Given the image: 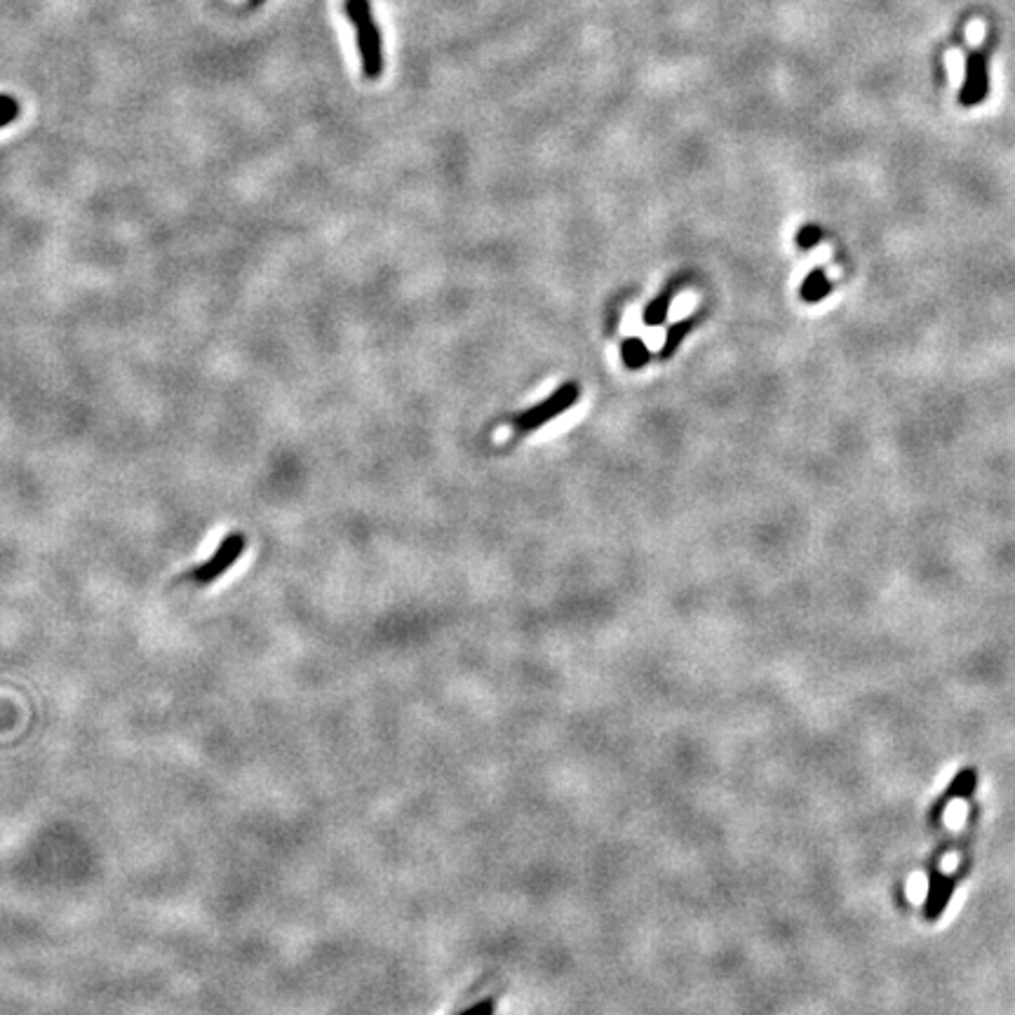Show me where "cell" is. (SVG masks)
<instances>
[{
    "label": "cell",
    "mask_w": 1015,
    "mask_h": 1015,
    "mask_svg": "<svg viewBox=\"0 0 1015 1015\" xmlns=\"http://www.w3.org/2000/svg\"><path fill=\"white\" fill-rule=\"evenodd\" d=\"M346 14L351 19V24L355 26V33H358L362 73L370 80H377L383 73V48L381 31L374 24L370 0H346Z\"/></svg>",
    "instance_id": "6da1fadb"
},
{
    "label": "cell",
    "mask_w": 1015,
    "mask_h": 1015,
    "mask_svg": "<svg viewBox=\"0 0 1015 1015\" xmlns=\"http://www.w3.org/2000/svg\"><path fill=\"white\" fill-rule=\"evenodd\" d=\"M926 870H928V896L924 902V917L926 921H936L947 908L956 882H962L971 870V860L964 858L962 867L952 874H943L937 865H926Z\"/></svg>",
    "instance_id": "7a4b0ae2"
},
{
    "label": "cell",
    "mask_w": 1015,
    "mask_h": 1015,
    "mask_svg": "<svg viewBox=\"0 0 1015 1015\" xmlns=\"http://www.w3.org/2000/svg\"><path fill=\"white\" fill-rule=\"evenodd\" d=\"M576 400H579V389L573 386V383H567V386H562V389H557L555 393L550 395L548 400L541 402V405L532 407V409H526V412H522L520 416L515 418V424H517V428L520 430H534L538 428V425L548 424V421H553V418L557 416V414L567 412L569 407L576 405Z\"/></svg>",
    "instance_id": "3957f363"
},
{
    "label": "cell",
    "mask_w": 1015,
    "mask_h": 1015,
    "mask_svg": "<svg viewBox=\"0 0 1015 1015\" xmlns=\"http://www.w3.org/2000/svg\"><path fill=\"white\" fill-rule=\"evenodd\" d=\"M245 545H247L245 536H240V534H231V536H226L222 544H219L215 555L209 557L207 562H203V564L193 572V579H196L200 586H207V583H212L215 579H219V576L233 567L235 560L245 553Z\"/></svg>",
    "instance_id": "277c9868"
},
{
    "label": "cell",
    "mask_w": 1015,
    "mask_h": 1015,
    "mask_svg": "<svg viewBox=\"0 0 1015 1015\" xmlns=\"http://www.w3.org/2000/svg\"><path fill=\"white\" fill-rule=\"evenodd\" d=\"M987 90H990V73H987L985 54L971 52L966 57V78L959 92V102L964 106H978L985 102Z\"/></svg>",
    "instance_id": "5b68a950"
},
{
    "label": "cell",
    "mask_w": 1015,
    "mask_h": 1015,
    "mask_svg": "<svg viewBox=\"0 0 1015 1015\" xmlns=\"http://www.w3.org/2000/svg\"><path fill=\"white\" fill-rule=\"evenodd\" d=\"M975 785H978V771L971 769V766L959 771V773L952 778L950 785H947V790L933 801L931 811H928V823H931L933 828H937L940 820H943L945 807H947L952 800H971V797H974Z\"/></svg>",
    "instance_id": "8992f818"
},
{
    "label": "cell",
    "mask_w": 1015,
    "mask_h": 1015,
    "mask_svg": "<svg viewBox=\"0 0 1015 1015\" xmlns=\"http://www.w3.org/2000/svg\"><path fill=\"white\" fill-rule=\"evenodd\" d=\"M828 294H830V282H828L823 270H813V273H809L804 285H801V297H804V301H809V304H818V301L825 299Z\"/></svg>",
    "instance_id": "52a82bcc"
},
{
    "label": "cell",
    "mask_w": 1015,
    "mask_h": 1015,
    "mask_svg": "<svg viewBox=\"0 0 1015 1015\" xmlns=\"http://www.w3.org/2000/svg\"><path fill=\"white\" fill-rule=\"evenodd\" d=\"M623 362H626L630 370H639V367H645L646 362H649V348H646L645 341L639 339H627L626 343H623Z\"/></svg>",
    "instance_id": "ba28073f"
},
{
    "label": "cell",
    "mask_w": 1015,
    "mask_h": 1015,
    "mask_svg": "<svg viewBox=\"0 0 1015 1015\" xmlns=\"http://www.w3.org/2000/svg\"><path fill=\"white\" fill-rule=\"evenodd\" d=\"M691 327H693V320H684V323L672 325V327H670V332H668V336H665L663 348H661V358H670V355L677 351V346H680L681 339L687 336V332Z\"/></svg>",
    "instance_id": "9c48e42d"
},
{
    "label": "cell",
    "mask_w": 1015,
    "mask_h": 1015,
    "mask_svg": "<svg viewBox=\"0 0 1015 1015\" xmlns=\"http://www.w3.org/2000/svg\"><path fill=\"white\" fill-rule=\"evenodd\" d=\"M668 311H670V297L668 294H663V297H658V299H654L649 306H646L645 323L649 325V327L663 325L665 317H668Z\"/></svg>",
    "instance_id": "30bf717a"
},
{
    "label": "cell",
    "mask_w": 1015,
    "mask_h": 1015,
    "mask_svg": "<svg viewBox=\"0 0 1015 1015\" xmlns=\"http://www.w3.org/2000/svg\"><path fill=\"white\" fill-rule=\"evenodd\" d=\"M17 115H19V104L14 102L13 96L0 95V127L10 125Z\"/></svg>",
    "instance_id": "8fae6325"
},
{
    "label": "cell",
    "mask_w": 1015,
    "mask_h": 1015,
    "mask_svg": "<svg viewBox=\"0 0 1015 1015\" xmlns=\"http://www.w3.org/2000/svg\"><path fill=\"white\" fill-rule=\"evenodd\" d=\"M820 235L823 233H820L818 226H813V224L811 226H804L800 231V235H797V245H800L801 250H813V247L818 245Z\"/></svg>",
    "instance_id": "7c38bea8"
},
{
    "label": "cell",
    "mask_w": 1015,
    "mask_h": 1015,
    "mask_svg": "<svg viewBox=\"0 0 1015 1015\" xmlns=\"http://www.w3.org/2000/svg\"><path fill=\"white\" fill-rule=\"evenodd\" d=\"M459 1015H494V1003L480 1001V1003H475V1006H471V1009H466L463 1013H459Z\"/></svg>",
    "instance_id": "4fadbf2b"
},
{
    "label": "cell",
    "mask_w": 1015,
    "mask_h": 1015,
    "mask_svg": "<svg viewBox=\"0 0 1015 1015\" xmlns=\"http://www.w3.org/2000/svg\"><path fill=\"white\" fill-rule=\"evenodd\" d=\"M261 3H263V0H250V5H251V7H257V5H261Z\"/></svg>",
    "instance_id": "5bb4252c"
}]
</instances>
